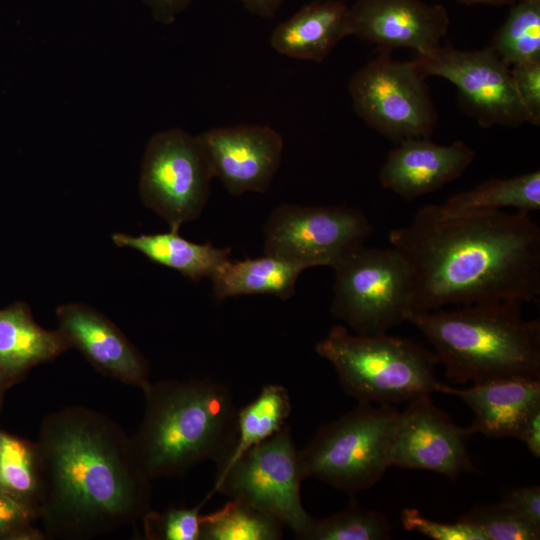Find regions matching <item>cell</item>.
Returning <instances> with one entry per match:
<instances>
[{"label":"cell","instance_id":"obj_32","mask_svg":"<svg viewBox=\"0 0 540 540\" xmlns=\"http://www.w3.org/2000/svg\"><path fill=\"white\" fill-rule=\"evenodd\" d=\"M401 521L408 531H417L435 540H486L472 526L463 522L442 523L428 519L415 508H405L401 512Z\"/></svg>","mask_w":540,"mask_h":540},{"label":"cell","instance_id":"obj_36","mask_svg":"<svg viewBox=\"0 0 540 540\" xmlns=\"http://www.w3.org/2000/svg\"><path fill=\"white\" fill-rule=\"evenodd\" d=\"M519 440L526 444L536 458L540 457V408L536 409L526 421Z\"/></svg>","mask_w":540,"mask_h":540},{"label":"cell","instance_id":"obj_16","mask_svg":"<svg viewBox=\"0 0 540 540\" xmlns=\"http://www.w3.org/2000/svg\"><path fill=\"white\" fill-rule=\"evenodd\" d=\"M59 330L100 372L124 384L147 389L151 381L145 358L103 314L79 303L56 309Z\"/></svg>","mask_w":540,"mask_h":540},{"label":"cell","instance_id":"obj_11","mask_svg":"<svg viewBox=\"0 0 540 540\" xmlns=\"http://www.w3.org/2000/svg\"><path fill=\"white\" fill-rule=\"evenodd\" d=\"M373 232L366 215L346 206L283 204L264 225V253L304 265L333 267L365 245Z\"/></svg>","mask_w":540,"mask_h":540},{"label":"cell","instance_id":"obj_12","mask_svg":"<svg viewBox=\"0 0 540 540\" xmlns=\"http://www.w3.org/2000/svg\"><path fill=\"white\" fill-rule=\"evenodd\" d=\"M424 76L451 82L465 109L482 126L517 127L530 117L517 93L511 69L492 47L459 50L441 47L414 59Z\"/></svg>","mask_w":540,"mask_h":540},{"label":"cell","instance_id":"obj_3","mask_svg":"<svg viewBox=\"0 0 540 540\" xmlns=\"http://www.w3.org/2000/svg\"><path fill=\"white\" fill-rule=\"evenodd\" d=\"M134 457L152 480L186 474L204 461L222 465L237 438L238 408L227 385L210 379L150 383Z\"/></svg>","mask_w":540,"mask_h":540},{"label":"cell","instance_id":"obj_13","mask_svg":"<svg viewBox=\"0 0 540 540\" xmlns=\"http://www.w3.org/2000/svg\"><path fill=\"white\" fill-rule=\"evenodd\" d=\"M472 434L470 427L456 425L440 410L431 394L420 395L399 413L390 464L432 471L455 480L473 469L467 450V440Z\"/></svg>","mask_w":540,"mask_h":540},{"label":"cell","instance_id":"obj_27","mask_svg":"<svg viewBox=\"0 0 540 540\" xmlns=\"http://www.w3.org/2000/svg\"><path fill=\"white\" fill-rule=\"evenodd\" d=\"M492 49L510 68L540 61V0H523L496 33Z\"/></svg>","mask_w":540,"mask_h":540},{"label":"cell","instance_id":"obj_20","mask_svg":"<svg viewBox=\"0 0 540 540\" xmlns=\"http://www.w3.org/2000/svg\"><path fill=\"white\" fill-rule=\"evenodd\" d=\"M69 348L64 334L37 324L25 303L0 309V371L9 381Z\"/></svg>","mask_w":540,"mask_h":540},{"label":"cell","instance_id":"obj_5","mask_svg":"<svg viewBox=\"0 0 540 540\" xmlns=\"http://www.w3.org/2000/svg\"><path fill=\"white\" fill-rule=\"evenodd\" d=\"M315 350L332 364L345 393L359 402H409L443 386L435 377L436 354L406 338L351 334L335 325Z\"/></svg>","mask_w":540,"mask_h":540},{"label":"cell","instance_id":"obj_28","mask_svg":"<svg viewBox=\"0 0 540 540\" xmlns=\"http://www.w3.org/2000/svg\"><path fill=\"white\" fill-rule=\"evenodd\" d=\"M391 538L387 518L366 509L352 498L341 512L323 519H312L302 540H386Z\"/></svg>","mask_w":540,"mask_h":540},{"label":"cell","instance_id":"obj_21","mask_svg":"<svg viewBox=\"0 0 540 540\" xmlns=\"http://www.w3.org/2000/svg\"><path fill=\"white\" fill-rule=\"evenodd\" d=\"M306 269L298 262L269 254L239 261L229 258L210 280L218 299L267 294L286 300L294 294L297 279Z\"/></svg>","mask_w":540,"mask_h":540},{"label":"cell","instance_id":"obj_17","mask_svg":"<svg viewBox=\"0 0 540 540\" xmlns=\"http://www.w3.org/2000/svg\"><path fill=\"white\" fill-rule=\"evenodd\" d=\"M475 158V152L462 141L438 145L429 138L399 142L382 165V186L405 200L432 193L459 178Z\"/></svg>","mask_w":540,"mask_h":540},{"label":"cell","instance_id":"obj_1","mask_svg":"<svg viewBox=\"0 0 540 540\" xmlns=\"http://www.w3.org/2000/svg\"><path fill=\"white\" fill-rule=\"evenodd\" d=\"M388 238L412 270L415 312L540 300V228L529 213L429 204Z\"/></svg>","mask_w":540,"mask_h":540},{"label":"cell","instance_id":"obj_19","mask_svg":"<svg viewBox=\"0 0 540 540\" xmlns=\"http://www.w3.org/2000/svg\"><path fill=\"white\" fill-rule=\"evenodd\" d=\"M346 36H350L349 8L329 0L310 3L279 24L270 45L285 56L321 62Z\"/></svg>","mask_w":540,"mask_h":540},{"label":"cell","instance_id":"obj_7","mask_svg":"<svg viewBox=\"0 0 540 540\" xmlns=\"http://www.w3.org/2000/svg\"><path fill=\"white\" fill-rule=\"evenodd\" d=\"M331 313L356 334L380 335L414 309L410 265L394 247L354 250L333 267Z\"/></svg>","mask_w":540,"mask_h":540},{"label":"cell","instance_id":"obj_29","mask_svg":"<svg viewBox=\"0 0 540 540\" xmlns=\"http://www.w3.org/2000/svg\"><path fill=\"white\" fill-rule=\"evenodd\" d=\"M458 521L478 530L486 540H538L540 538V530L524 521L503 502L476 506L460 516Z\"/></svg>","mask_w":540,"mask_h":540},{"label":"cell","instance_id":"obj_39","mask_svg":"<svg viewBox=\"0 0 540 540\" xmlns=\"http://www.w3.org/2000/svg\"><path fill=\"white\" fill-rule=\"evenodd\" d=\"M8 382H9V380L0 371V403H1V400H2V396H3V392L5 390L6 384Z\"/></svg>","mask_w":540,"mask_h":540},{"label":"cell","instance_id":"obj_2","mask_svg":"<svg viewBox=\"0 0 540 540\" xmlns=\"http://www.w3.org/2000/svg\"><path fill=\"white\" fill-rule=\"evenodd\" d=\"M44 536L86 540L142 518L151 479L108 416L71 406L48 414L35 443Z\"/></svg>","mask_w":540,"mask_h":540},{"label":"cell","instance_id":"obj_31","mask_svg":"<svg viewBox=\"0 0 540 540\" xmlns=\"http://www.w3.org/2000/svg\"><path fill=\"white\" fill-rule=\"evenodd\" d=\"M36 520L30 508L0 490V539H44V533L33 526Z\"/></svg>","mask_w":540,"mask_h":540},{"label":"cell","instance_id":"obj_15","mask_svg":"<svg viewBox=\"0 0 540 540\" xmlns=\"http://www.w3.org/2000/svg\"><path fill=\"white\" fill-rule=\"evenodd\" d=\"M350 35L383 51L411 48L427 55L440 46L449 27L447 10L419 0H357L349 8Z\"/></svg>","mask_w":540,"mask_h":540},{"label":"cell","instance_id":"obj_33","mask_svg":"<svg viewBox=\"0 0 540 540\" xmlns=\"http://www.w3.org/2000/svg\"><path fill=\"white\" fill-rule=\"evenodd\" d=\"M511 74L520 100L530 117V123H540V61L512 66Z\"/></svg>","mask_w":540,"mask_h":540},{"label":"cell","instance_id":"obj_14","mask_svg":"<svg viewBox=\"0 0 540 540\" xmlns=\"http://www.w3.org/2000/svg\"><path fill=\"white\" fill-rule=\"evenodd\" d=\"M214 177L234 195L265 192L282 157L283 138L266 125L209 129L198 135Z\"/></svg>","mask_w":540,"mask_h":540},{"label":"cell","instance_id":"obj_22","mask_svg":"<svg viewBox=\"0 0 540 540\" xmlns=\"http://www.w3.org/2000/svg\"><path fill=\"white\" fill-rule=\"evenodd\" d=\"M112 240L117 246L136 250L152 262L176 270L193 281L206 277L210 279L231 254L230 248L195 243L174 230L137 236L114 233Z\"/></svg>","mask_w":540,"mask_h":540},{"label":"cell","instance_id":"obj_23","mask_svg":"<svg viewBox=\"0 0 540 540\" xmlns=\"http://www.w3.org/2000/svg\"><path fill=\"white\" fill-rule=\"evenodd\" d=\"M442 209L449 214L473 210H501L504 207L530 213L540 209V172L511 178L487 180L448 198Z\"/></svg>","mask_w":540,"mask_h":540},{"label":"cell","instance_id":"obj_18","mask_svg":"<svg viewBox=\"0 0 540 540\" xmlns=\"http://www.w3.org/2000/svg\"><path fill=\"white\" fill-rule=\"evenodd\" d=\"M442 393L460 397L475 419L470 429L490 438H517L530 415L540 408V379H506L465 389L442 386Z\"/></svg>","mask_w":540,"mask_h":540},{"label":"cell","instance_id":"obj_24","mask_svg":"<svg viewBox=\"0 0 540 540\" xmlns=\"http://www.w3.org/2000/svg\"><path fill=\"white\" fill-rule=\"evenodd\" d=\"M291 410L290 395L284 386L279 384L263 386L252 402L238 409L235 446L217 470L230 465L247 450L282 429Z\"/></svg>","mask_w":540,"mask_h":540},{"label":"cell","instance_id":"obj_40","mask_svg":"<svg viewBox=\"0 0 540 540\" xmlns=\"http://www.w3.org/2000/svg\"><path fill=\"white\" fill-rule=\"evenodd\" d=\"M0 434H1V432H0Z\"/></svg>","mask_w":540,"mask_h":540},{"label":"cell","instance_id":"obj_35","mask_svg":"<svg viewBox=\"0 0 540 540\" xmlns=\"http://www.w3.org/2000/svg\"><path fill=\"white\" fill-rule=\"evenodd\" d=\"M152 10L155 18L163 23L174 21L190 0H143Z\"/></svg>","mask_w":540,"mask_h":540},{"label":"cell","instance_id":"obj_8","mask_svg":"<svg viewBox=\"0 0 540 540\" xmlns=\"http://www.w3.org/2000/svg\"><path fill=\"white\" fill-rule=\"evenodd\" d=\"M304 479L299 449L290 426L285 425L230 465L217 470L207 497L218 492L245 501L278 519L299 539L313 519L301 501Z\"/></svg>","mask_w":540,"mask_h":540},{"label":"cell","instance_id":"obj_38","mask_svg":"<svg viewBox=\"0 0 540 540\" xmlns=\"http://www.w3.org/2000/svg\"><path fill=\"white\" fill-rule=\"evenodd\" d=\"M462 1H465V2H468V3H483V4L498 5V4L505 3V2H507L509 0H462Z\"/></svg>","mask_w":540,"mask_h":540},{"label":"cell","instance_id":"obj_10","mask_svg":"<svg viewBox=\"0 0 540 540\" xmlns=\"http://www.w3.org/2000/svg\"><path fill=\"white\" fill-rule=\"evenodd\" d=\"M213 173L199 141L180 129L155 134L145 149L139 193L170 230L196 219L207 204Z\"/></svg>","mask_w":540,"mask_h":540},{"label":"cell","instance_id":"obj_30","mask_svg":"<svg viewBox=\"0 0 540 540\" xmlns=\"http://www.w3.org/2000/svg\"><path fill=\"white\" fill-rule=\"evenodd\" d=\"M209 498L206 497L197 506L170 508L162 513L148 511L142 518L144 532L151 540H200V510Z\"/></svg>","mask_w":540,"mask_h":540},{"label":"cell","instance_id":"obj_9","mask_svg":"<svg viewBox=\"0 0 540 540\" xmlns=\"http://www.w3.org/2000/svg\"><path fill=\"white\" fill-rule=\"evenodd\" d=\"M424 77L414 60L397 61L383 51L349 82L354 110L368 126L391 140L429 138L437 113Z\"/></svg>","mask_w":540,"mask_h":540},{"label":"cell","instance_id":"obj_26","mask_svg":"<svg viewBox=\"0 0 540 540\" xmlns=\"http://www.w3.org/2000/svg\"><path fill=\"white\" fill-rule=\"evenodd\" d=\"M0 490L37 516L40 485L35 443L1 432Z\"/></svg>","mask_w":540,"mask_h":540},{"label":"cell","instance_id":"obj_25","mask_svg":"<svg viewBox=\"0 0 540 540\" xmlns=\"http://www.w3.org/2000/svg\"><path fill=\"white\" fill-rule=\"evenodd\" d=\"M284 525L270 514L230 499L220 509L201 515L200 540H279Z\"/></svg>","mask_w":540,"mask_h":540},{"label":"cell","instance_id":"obj_34","mask_svg":"<svg viewBox=\"0 0 540 540\" xmlns=\"http://www.w3.org/2000/svg\"><path fill=\"white\" fill-rule=\"evenodd\" d=\"M524 521L540 530V487L527 486L510 490L502 500Z\"/></svg>","mask_w":540,"mask_h":540},{"label":"cell","instance_id":"obj_6","mask_svg":"<svg viewBox=\"0 0 540 540\" xmlns=\"http://www.w3.org/2000/svg\"><path fill=\"white\" fill-rule=\"evenodd\" d=\"M398 416L392 405L359 402L355 409L322 426L299 450L304 478L350 495L369 489L391 466Z\"/></svg>","mask_w":540,"mask_h":540},{"label":"cell","instance_id":"obj_4","mask_svg":"<svg viewBox=\"0 0 540 540\" xmlns=\"http://www.w3.org/2000/svg\"><path fill=\"white\" fill-rule=\"evenodd\" d=\"M503 301L445 311H412L406 321L430 341L452 382L540 379V321Z\"/></svg>","mask_w":540,"mask_h":540},{"label":"cell","instance_id":"obj_37","mask_svg":"<svg viewBox=\"0 0 540 540\" xmlns=\"http://www.w3.org/2000/svg\"><path fill=\"white\" fill-rule=\"evenodd\" d=\"M245 8L253 14L265 18L275 15L283 0H240Z\"/></svg>","mask_w":540,"mask_h":540}]
</instances>
